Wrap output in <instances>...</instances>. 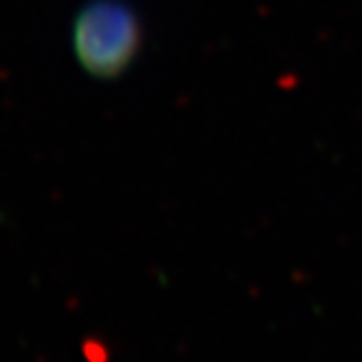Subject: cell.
<instances>
[{"label": "cell", "instance_id": "1", "mask_svg": "<svg viewBox=\"0 0 362 362\" xmlns=\"http://www.w3.org/2000/svg\"><path fill=\"white\" fill-rule=\"evenodd\" d=\"M71 48L86 74L116 81L144 48V21L129 0H88L71 23Z\"/></svg>", "mask_w": 362, "mask_h": 362}]
</instances>
